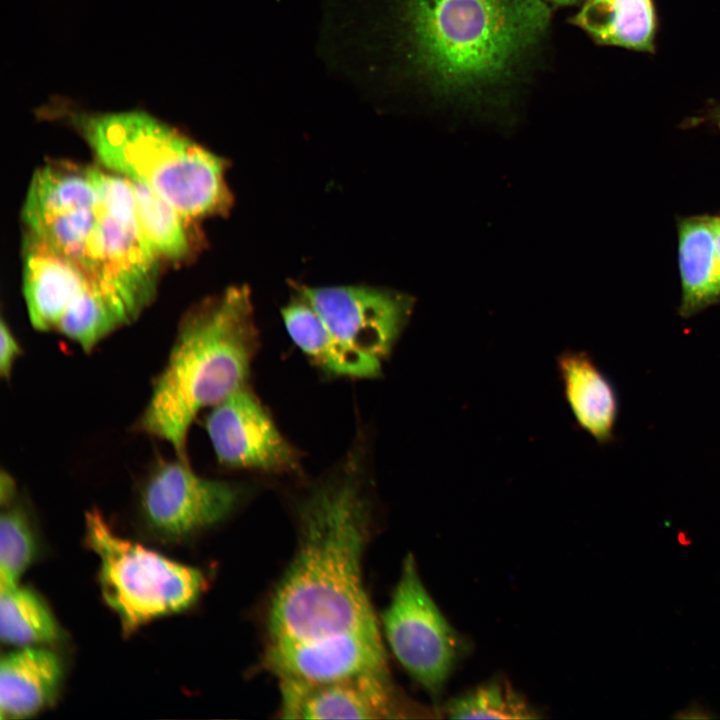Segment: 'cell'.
<instances>
[{"label":"cell","mask_w":720,"mask_h":720,"mask_svg":"<svg viewBox=\"0 0 720 720\" xmlns=\"http://www.w3.org/2000/svg\"><path fill=\"white\" fill-rule=\"evenodd\" d=\"M61 111L104 166L146 184L186 219L229 208L225 161L176 128L139 110Z\"/></svg>","instance_id":"obj_4"},{"label":"cell","mask_w":720,"mask_h":720,"mask_svg":"<svg viewBox=\"0 0 720 720\" xmlns=\"http://www.w3.org/2000/svg\"><path fill=\"white\" fill-rule=\"evenodd\" d=\"M712 226L716 253L720 262V215L712 216Z\"/></svg>","instance_id":"obj_26"},{"label":"cell","mask_w":720,"mask_h":720,"mask_svg":"<svg viewBox=\"0 0 720 720\" xmlns=\"http://www.w3.org/2000/svg\"><path fill=\"white\" fill-rule=\"evenodd\" d=\"M285 719H390L406 712L388 671L324 682L279 680Z\"/></svg>","instance_id":"obj_12"},{"label":"cell","mask_w":720,"mask_h":720,"mask_svg":"<svg viewBox=\"0 0 720 720\" xmlns=\"http://www.w3.org/2000/svg\"><path fill=\"white\" fill-rule=\"evenodd\" d=\"M706 119L712 122V124L716 125L718 128H720V105L713 108L709 112Z\"/></svg>","instance_id":"obj_27"},{"label":"cell","mask_w":720,"mask_h":720,"mask_svg":"<svg viewBox=\"0 0 720 720\" xmlns=\"http://www.w3.org/2000/svg\"><path fill=\"white\" fill-rule=\"evenodd\" d=\"M242 494L238 484L198 475L188 460H161L140 490V510L154 534L176 541L225 519Z\"/></svg>","instance_id":"obj_9"},{"label":"cell","mask_w":720,"mask_h":720,"mask_svg":"<svg viewBox=\"0 0 720 720\" xmlns=\"http://www.w3.org/2000/svg\"><path fill=\"white\" fill-rule=\"evenodd\" d=\"M297 291L339 339L380 361L390 355L414 307L411 296L390 289L302 285Z\"/></svg>","instance_id":"obj_10"},{"label":"cell","mask_w":720,"mask_h":720,"mask_svg":"<svg viewBox=\"0 0 720 720\" xmlns=\"http://www.w3.org/2000/svg\"><path fill=\"white\" fill-rule=\"evenodd\" d=\"M15 479L6 471H1L0 476V503L2 507L12 504L16 499Z\"/></svg>","instance_id":"obj_25"},{"label":"cell","mask_w":720,"mask_h":720,"mask_svg":"<svg viewBox=\"0 0 720 720\" xmlns=\"http://www.w3.org/2000/svg\"><path fill=\"white\" fill-rule=\"evenodd\" d=\"M546 1L555 6H567V5L576 4L582 0H546Z\"/></svg>","instance_id":"obj_28"},{"label":"cell","mask_w":720,"mask_h":720,"mask_svg":"<svg viewBox=\"0 0 720 720\" xmlns=\"http://www.w3.org/2000/svg\"><path fill=\"white\" fill-rule=\"evenodd\" d=\"M595 42L653 52L657 20L652 0H586L570 20Z\"/></svg>","instance_id":"obj_19"},{"label":"cell","mask_w":720,"mask_h":720,"mask_svg":"<svg viewBox=\"0 0 720 720\" xmlns=\"http://www.w3.org/2000/svg\"><path fill=\"white\" fill-rule=\"evenodd\" d=\"M130 182L137 218L152 250L159 258H183L190 249L184 226L186 218L146 184Z\"/></svg>","instance_id":"obj_21"},{"label":"cell","mask_w":720,"mask_h":720,"mask_svg":"<svg viewBox=\"0 0 720 720\" xmlns=\"http://www.w3.org/2000/svg\"><path fill=\"white\" fill-rule=\"evenodd\" d=\"M63 679V665L52 651L24 646L0 662L1 719H22L52 704Z\"/></svg>","instance_id":"obj_16"},{"label":"cell","mask_w":720,"mask_h":720,"mask_svg":"<svg viewBox=\"0 0 720 720\" xmlns=\"http://www.w3.org/2000/svg\"><path fill=\"white\" fill-rule=\"evenodd\" d=\"M546 0H398L408 71L442 106L505 108L547 33Z\"/></svg>","instance_id":"obj_1"},{"label":"cell","mask_w":720,"mask_h":720,"mask_svg":"<svg viewBox=\"0 0 720 720\" xmlns=\"http://www.w3.org/2000/svg\"><path fill=\"white\" fill-rule=\"evenodd\" d=\"M258 333L249 289L233 286L195 305L181 320L135 429L187 459L198 413L247 386Z\"/></svg>","instance_id":"obj_3"},{"label":"cell","mask_w":720,"mask_h":720,"mask_svg":"<svg viewBox=\"0 0 720 720\" xmlns=\"http://www.w3.org/2000/svg\"><path fill=\"white\" fill-rule=\"evenodd\" d=\"M381 620L394 657L428 693L438 696L466 646L428 593L412 554L402 563Z\"/></svg>","instance_id":"obj_7"},{"label":"cell","mask_w":720,"mask_h":720,"mask_svg":"<svg viewBox=\"0 0 720 720\" xmlns=\"http://www.w3.org/2000/svg\"><path fill=\"white\" fill-rule=\"evenodd\" d=\"M264 666L278 680L303 682L388 671L382 637L360 635L310 643L267 644Z\"/></svg>","instance_id":"obj_13"},{"label":"cell","mask_w":720,"mask_h":720,"mask_svg":"<svg viewBox=\"0 0 720 720\" xmlns=\"http://www.w3.org/2000/svg\"><path fill=\"white\" fill-rule=\"evenodd\" d=\"M85 539L100 561L103 599L127 636L154 619L191 607L205 590L201 570L120 537L97 508L85 515Z\"/></svg>","instance_id":"obj_5"},{"label":"cell","mask_w":720,"mask_h":720,"mask_svg":"<svg viewBox=\"0 0 720 720\" xmlns=\"http://www.w3.org/2000/svg\"><path fill=\"white\" fill-rule=\"evenodd\" d=\"M22 352L20 343L8 324L2 319L0 325V375L2 378L9 379L11 377L14 364Z\"/></svg>","instance_id":"obj_24"},{"label":"cell","mask_w":720,"mask_h":720,"mask_svg":"<svg viewBox=\"0 0 720 720\" xmlns=\"http://www.w3.org/2000/svg\"><path fill=\"white\" fill-rule=\"evenodd\" d=\"M0 517V583H18L36 555L31 521L15 501L2 507Z\"/></svg>","instance_id":"obj_23"},{"label":"cell","mask_w":720,"mask_h":720,"mask_svg":"<svg viewBox=\"0 0 720 720\" xmlns=\"http://www.w3.org/2000/svg\"><path fill=\"white\" fill-rule=\"evenodd\" d=\"M449 718L534 719L537 711L506 682L493 680L452 699Z\"/></svg>","instance_id":"obj_22"},{"label":"cell","mask_w":720,"mask_h":720,"mask_svg":"<svg viewBox=\"0 0 720 720\" xmlns=\"http://www.w3.org/2000/svg\"><path fill=\"white\" fill-rule=\"evenodd\" d=\"M206 431L218 462L269 473L296 472L295 449L247 386L212 407Z\"/></svg>","instance_id":"obj_11"},{"label":"cell","mask_w":720,"mask_h":720,"mask_svg":"<svg viewBox=\"0 0 720 720\" xmlns=\"http://www.w3.org/2000/svg\"><path fill=\"white\" fill-rule=\"evenodd\" d=\"M99 205L100 195L89 167L55 163L33 175L22 216L28 233L83 270Z\"/></svg>","instance_id":"obj_8"},{"label":"cell","mask_w":720,"mask_h":720,"mask_svg":"<svg viewBox=\"0 0 720 720\" xmlns=\"http://www.w3.org/2000/svg\"><path fill=\"white\" fill-rule=\"evenodd\" d=\"M360 464L351 454L301 502L296 551L270 601L267 644L382 637L363 582L371 510Z\"/></svg>","instance_id":"obj_2"},{"label":"cell","mask_w":720,"mask_h":720,"mask_svg":"<svg viewBox=\"0 0 720 720\" xmlns=\"http://www.w3.org/2000/svg\"><path fill=\"white\" fill-rule=\"evenodd\" d=\"M281 315L295 345L327 372L352 378H372L380 374L382 361L339 339L301 296L286 305Z\"/></svg>","instance_id":"obj_17"},{"label":"cell","mask_w":720,"mask_h":720,"mask_svg":"<svg viewBox=\"0 0 720 720\" xmlns=\"http://www.w3.org/2000/svg\"><path fill=\"white\" fill-rule=\"evenodd\" d=\"M0 635L2 642L32 646L56 641L58 624L46 602L31 588L0 583Z\"/></svg>","instance_id":"obj_20"},{"label":"cell","mask_w":720,"mask_h":720,"mask_svg":"<svg viewBox=\"0 0 720 720\" xmlns=\"http://www.w3.org/2000/svg\"><path fill=\"white\" fill-rule=\"evenodd\" d=\"M677 229L681 279L679 313L689 317L720 301V262L712 216L681 218Z\"/></svg>","instance_id":"obj_18"},{"label":"cell","mask_w":720,"mask_h":720,"mask_svg":"<svg viewBox=\"0 0 720 720\" xmlns=\"http://www.w3.org/2000/svg\"><path fill=\"white\" fill-rule=\"evenodd\" d=\"M89 172L100 195L92 282L128 325L155 295L160 258L141 230L130 180L97 168Z\"/></svg>","instance_id":"obj_6"},{"label":"cell","mask_w":720,"mask_h":720,"mask_svg":"<svg viewBox=\"0 0 720 720\" xmlns=\"http://www.w3.org/2000/svg\"><path fill=\"white\" fill-rule=\"evenodd\" d=\"M90 286L94 285L78 265L27 233L23 290L29 319L35 329L56 330L67 309Z\"/></svg>","instance_id":"obj_14"},{"label":"cell","mask_w":720,"mask_h":720,"mask_svg":"<svg viewBox=\"0 0 720 720\" xmlns=\"http://www.w3.org/2000/svg\"><path fill=\"white\" fill-rule=\"evenodd\" d=\"M556 363L576 423L599 444L613 441L619 400L611 381L585 351L565 350Z\"/></svg>","instance_id":"obj_15"}]
</instances>
